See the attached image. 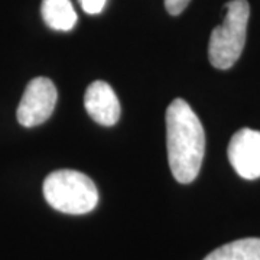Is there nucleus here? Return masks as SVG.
I'll use <instances>...</instances> for the list:
<instances>
[{"label": "nucleus", "instance_id": "9", "mask_svg": "<svg viewBox=\"0 0 260 260\" xmlns=\"http://www.w3.org/2000/svg\"><path fill=\"white\" fill-rule=\"evenodd\" d=\"M189 2L191 0H165V8H167L169 15L178 16V15H181L186 9Z\"/></svg>", "mask_w": 260, "mask_h": 260}, {"label": "nucleus", "instance_id": "2", "mask_svg": "<svg viewBox=\"0 0 260 260\" xmlns=\"http://www.w3.org/2000/svg\"><path fill=\"white\" fill-rule=\"evenodd\" d=\"M44 197L56 211L73 215L90 213L99 203V191L93 181L71 169L49 174L44 181Z\"/></svg>", "mask_w": 260, "mask_h": 260}, {"label": "nucleus", "instance_id": "3", "mask_svg": "<svg viewBox=\"0 0 260 260\" xmlns=\"http://www.w3.org/2000/svg\"><path fill=\"white\" fill-rule=\"evenodd\" d=\"M249 16L247 0H232L225 5L224 22L214 28L208 44V58L213 67L229 70L237 62L246 44Z\"/></svg>", "mask_w": 260, "mask_h": 260}, {"label": "nucleus", "instance_id": "1", "mask_svg": "<svg viewBox=\"0 0 260 260\" xmlns=\"http://www.w3.org/2000/svg\"><path fill=\"white\" fill-rule=\"evenodd\" d=\"M167 148L174 178L181 184L192 182L203 165L205 133L198 116L182 99L174 100L167 110Z\"/></svg>", "mask_w": 260, "mask_h": 260}, {"label": "nucleus", "instance_id": "5", "mask_svg": "<svg viewBox=\"0 0 260 260\" xmlns=\"http://www.w3.org/2000/svg\"><path fill=\"white\" fill-rule=\"evenodd\" d=\"M229 160L234 171L244 179L260 178V132L240 129L229 143Z\"/></svg>", "mask_w": 260, "mask_h": 260}, {"label": "nucleus", "instance_id": "4", "mask_svg": "<svg viewBox=\"0 0 260 260\" xmlns=\"http://www.w3.org/2000/svg\"><path fill=\"white\" fill-rule=\"evenodd\" d=\"M56 99V87L49 78H34L26 85V90L19 103L16 113L18 121L25 127H35L42 124L54 113Z\"/></svg>", "mask_w": 260, "mask_h": 260}, {"label": "nucleus", "instance_id": "7", "mask_svg": "<svg viewBox=\"0 0 260 260\" xmlns=\"http://www.w3.org/2000/svg\"><path fill=\"white\" fill-rule=\"evenodd\" d=\"M42 19L54 30H71L77 23V13L71 0H42Z\"/></svg>", "mask_w": 260, "mask_h": 260}, {"label": "nucleus", "instance_id": "8", "mask_svg": "<svg viewBox=\"0 0 260 260\" xmlns=\"http://www.w3.org/2000/svg\"><path fill=\"white\" fill-rule=\"evenodd\" d=\"M204 260H260V239L247 237L227 243L211 251Z\"/></svg>", "mask_w": 260, "mask_h": 260}, {"label": "nucleus", "instance_id": "6", "mask_svg": "<svg viewBox=\"0 0 260 260\" xmlns=\"http://www.w3.org/2000/svg\"><path fill=\"white\" fill-rule=\"evenodd\" d=\"M84 106L94 121L103 126H113L120 117V103L113 88L104 81H94L84 95Z\"/></svg>", "mask_w": 260, "mask_h": 260}, {"label": "nucleus", "instance_id": "10", "mask_svg": "<svg viewBox=\"0 0 260 260\" xmlns=\"http://www.w3.org/2000/svg\"><path fill=\"white\" fill-rule=\"evenodd\" d=\"M81 8L88 15H99L106 5V0H80Z\"/></svg>", "mask_w": 260, "mask_h": 260}]
</instances>
